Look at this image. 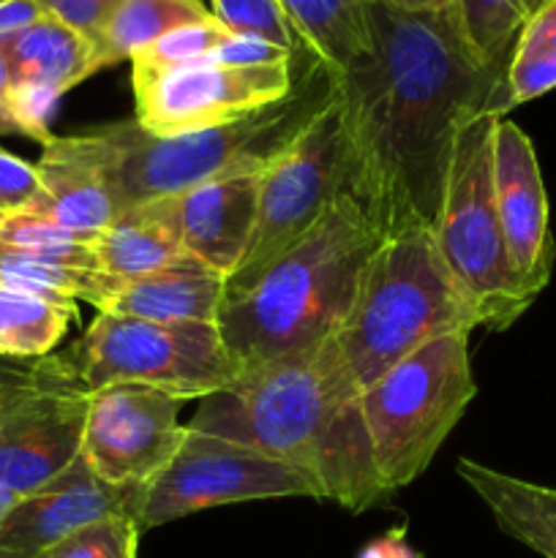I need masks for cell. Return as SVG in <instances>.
<instances>
[{
  "instance_id": "4fadbf2b",
  "label": "cell",
  "mask_w": 556,
  "mask_h": 558,
  "mask_svg": "<svg viewBox=\"0 0 556 558\" xmlns=\"http://www.w3.org/2000/svg\"><path fill=\"white\" fill-rule=\"evenodd\" d=\"M183 401L147 385H109L90 392L82 434L87 466L109 485H147L178 452Z\"/></svg>"
},
{
  "instance_id": "7c38bea8",
  "label": "cell",
  "mask_w": 556,
  "mask_h": 558,
  "mask_svg": "<svg viewBox=\"0 0 556 558\" xmlns=\"http://www.w3.org/2000/svg\"><path fill=\"white\" fill-rule=\"evenodd\" d=\"M303 52L273 65H229L202 58L174 69H131L134 120L153 136L229 125L267 104L283 101L298 85Z\"/></svg>"
},
{
  "instance_id": "f546056e",
  "label": "cell",
  "mask_w": 556,
  "mask_h": 558,
  "mask_svg": "<svg viewBox=\"0 0 556 558\" xmlns=\"http://www.w3.org/2000/svg\"><path fill=\"white\" fill-rule=\"evenodd\" d=\"M140 534L142 529L134 518H104L65 537L41 558H136Z\"/></svg>"
},
{
  "instance_id": "d6986e66",
  "label": "cell",
  "mask_w": 556,
  "mask_h": 558,
  "mask_svg": "<svg viewBox=\"0 0 556 558\" xmlns=\"http://www.w3.org/2000/svg\"><path fill=\"white\" fill-rule=\"evenodd\" d=\"M38 196L22 213L47 218L69 232L93 240L120 213L118 199L87 147L85 134L44 142L38 163Z\"/></svg>"
},
{
  "instance_id": "d4e9b609",
  "label": "cell",
  "mask_w": 556,
  "mask_h": 558,
  "mask_svg": "<svg viewBox=\"0 0 556 558\" xmlns=\"http://www.w3.org/2000/svg\"><path fill=\"white\" fill-rule=\"evenodd\" d=\"M76 316V303L0 287V357H47Z\"/></svg>"
},
{
  "instance_id": "e0dca14e",
  "label": "cell",
  "mask_w": 556,
  "mask_h": 558,
  "mask_svg": "<svg viewBox=\"0 0 556 558\" xmlns=\"http://www.w3.org/2000/svg\"><path fill=\"white\" fill-rule=\"evenodd\" d=\"M227 278L191 254L129 281L101 276L90 305L98 314L129 316L158 325H216Z\"/></svg>"
},
{
  "instance_id": "ba28073f",
  "label": "cell",
  "mask_w": 556,
  "mask_h": 558,
  "mask_svg": "<svg viewBox=\"0 0 556 558\" xmlns=\"http://www.w3.org/2000/svg\"><path fill=\"white\" fill-rule=\"evenodd\" d=\"M69 357L90 392L147 385L189 401L223 390L238 376L218 325H158L96 314Z\"/></svg>"
},
{
  "instance_id": "6da1fadb",
  "label": "cell",
  "mask_w": 556,
  "mask_h": 558,
  "mask_svg": "<svg viewBox=\"0 0 556 558\" xmlns=\"http://www.w3.org/2000/svg\"><path fill=\"white\" fill-rule=\"evenodd\" d=\"M368 52L336 74L352 194L382 238L434 229L458 129L483 109L507 112V69L469 47L452 5L368 0Z\"/></svg>"
},
{
  "instance_id": "ffe728a7",
  "label": "cell",
  "mask_w": 556,
  "mask_h": 558,
  "mask_svg": "<svg viewBox=\"0 0 556 558\" xmlns=\"http://www.w3.org/2000/svg\"><path fill=\"white\" fill-rule=\"evenodd\" d=\"M93 265L109 281H129L178 259L180 238L178 196H161L131 205L90 240Z\"/></svg>"
},
{
  "instance_id": "5bb4252c",
  "label": "cell",
  "mask_w": 556,
  "mask_h": 558,
  "mask_svg": "<svg viewBox=\"0 0 556 558\" xmlns=\"http://www.w3.org/2000/svg\"><path fill=\"white\" fill-rule=\"evenodd\" d=\"M145 485H109L85 456L33 494L22 496L0 529V558H41L80 529L104 518L140 515Z\"/></svg>"
},
{
  "instance_id": "30bf717a",
  "label": "cell",
  "mask_w": 556,
  "mask_h": 558,
  "mask_svg": "<svg viewBox=\"0 0 556 558\" xmlns=\"http://www.w3.org/2000/svg\"><path fill=\"white\" fill-rule=\"evenodd\" d=\"M87 403L69 354L0 371V485L27 496L69 469L82 452Z\"/></svg>"
},
{
  "instance_id": "277c9868",
  "label": "cell",
  "mask_w": 556,
  "mask_h": 558,
  "mask_svg": "<svg viewBox=\"0 0 556 558\" xmlns=\"http://www.w3.org/2000/svg\"><path fill=\"white\" fill-rule=\"evenodd\" d=\"M336 98V74L311 54L294 90L218 129L153 136L134 118L87 131L120 210L161 196H180L210 180L265 172Z\"/></svg>"
},
{
  "instance_id": "9a60e30c",
  "label": "cell",
  "mask_w": 556,
  "mask_h": 558,
  "mask_svg": "<svg viewBox=\"0 0 556 558\" xmlns=\"http://www.w3.org/2000/svg\"><path fill=\"white\" fill-rule=\"evenodd\" d=\"M494 194L507 254L523 289L537 300L554 270L548 194L527 131L499 118L494 129Z\"/></svg>"
},
{
  "instance_id": "484cf974",
  "label": "cell",
  "mask_w": 556,
  "mask_h": 558,
  "mask_svg": "<svg viewBox=\"0 0 556 558\" xmlns=\"http://www.w3.org/2000/svg\"><path fill=\"white\" fill-rule=\"evenodd\" d=\"M556 87V0H548L518 36L505 71L507 109Z\"/></svg>"
},
{
  "instance_id": "8992f818",
  "label": "cell",
  "mask_w": 556,
  "mask_h": 558,
  "mask_svg": "<svg viewBox=\"0 0 556 558\" xmlns=\"http://www.w3.org/2000/svg\"><path fill=\"white\" fill-rule=\"evenodd\" d=\"M496 109L472 114L458 129L434 243L480 327L507 330L534 303L523 289L501 232L494 194Z\"/></svg>"
},
{
  "instance_id": "ac0fdd59",
  "label": "cell",
  "mask_w": 556,
  "mask_h": 558,
  "mask_svg": "<svg viewBox=\"0 0 556 558\" xmlns=\"http://www.w3.org/2000/svg\"><path fill=\"white\" fill-rule=\"evenodd\" d=\"M262 172L210 180L178 196L183 251L223 278L232 276L249 251L259 210Z\"/></svg>"
},
{
  "instance_id": "8d00e7d4",
  "label": "cell",
  "mask_w": 556,
  "mask_h": 558,
  "mask_svg": "<svg viewBox=\"0 0 556 558\" xmlns=\"http://www.w3.org/2000/svg\"><path fill=\"white\" fill-rule=\"evenodd\" d=\"M22 496H16L14 490H9L5 485H0V529H3L5 518L11 515V510L16 507V501H20Z\"/></svg>"
},
{
  "instance_id": "f1b7e54d",
  "label": "cell",
  "mask_w": 556,
  "mask_h": 558,
  "mask_svg": "<svg viewBox=\"0 0 556 558\" xmlns=\"http://www.w3.org/2000/svg\"><path fill=\"white\" fill-rule=\"evenodd\" d=\"M232 33L210 16V20L194 22V25H183L178 31L167 33L158 38L156 44L145 47L131 58V69H174V65L194 63V60L207 58L216 47H221Z\"/></svg>"
},
{
  "instance_id": "cb8c5ba5",
  "label": "cell",
  "mask_w": 556,
  "mask_h": 558,
  "mask_svg": "<svg viewBox=\"0 0 556 558\" xmlns=\"http://www.w3.org/2000/svg\"><path fill=\"white\" fill-rule=\"evenodd\" d=\"M210 16L202 0H123L96 41V71L131 60L167 33Z\"/></svg>"
},
{
  "instance_id": "4dcf8cb0",
  "label": "cell",
  "mask_w": 556,
  "mask_h": 558,
  "mask_svg": "<svg viewBox=\"0 0 556 558\" xmlns=\"http://www.w3.org/2000/svg\"><path fill=\"white\" fill-rule=\"evenodd\" d=\"M41 11L52 20L63 22L71 31L82 33L96 47L98 36L109 25L112 14L123 0H36Z\"/></svg>"
},
{
  "instance_id": "83f0119b",
  "label": "cell",
  "mask_w": 556,
  "mask_h": 558,
  "mask_svg": "<svg viewBox=\"0 0 556 558\" xmlns=\"http://www.w3.org/2000/svg\"><path fill=\"white\" fill-rule=\"evenodd\" d=\"M210 14L232 36L259 38L287 52H300L303 41L294 33L287 11L278 0H210Z\"/></svg>"
},
{
  "instance_id": "52a82bcc",
  "label": "cell",
  "mask_w": 556,
  "mask_h": 558,
  "mask_svg": "<svg viewBox=\"0 0 556 558\" xmlns=\"http://www.w3.org/2000/svg\"><path fill=\"white\" fill-rule=\"evenodd\" d=\"M469 332L452 330L398 360L360 392V414L387 494L414 483L478 396Z\"/></svg>"
},
{
  "instance_id": "836d02e7",
  "label": "cell",
  "mask_w": 556,
  "mask_h": 558,
  "mask_svg": "<svg viewBox=\"0 0 556 558\" xmlns=\"http://www.w3.org/2000/svg\"><path fill=\"white\" fill-rule=\"evenodd\" d=\"M387 3L401 11H442L450 9L452 0H387Z\"/></svg>"
},
{
  "instance_id": "5b68a950",
  "label": "cell",
  "mask_w": 556,
  "mask_h": 558,
  "mask_svg": "<svg viewBox=\"0 0 556 558\" xmlns=\"http://www.w3.org/2000/svg\"><path fill=\"white\" fill-rule=\"evenodd\" d=\"M474 327L478 316L447 272L434 229H409L376 245L333 341L363 392L423 343Z\"/></svg>"
},
{
  "instance_id": "44dd1931",
  "label": "cell",
  "mask_w": 556,
  "mask_h": 558,
  "mask_svg": "<svg viewBox=\"0 0 556 558\" xmlns=\"http://www.w3.org/2000/svg\"><path fill=\"white\" fill-rule=\"evenodd\" d=\"M456 469L507 537L543 558H556V488L496 472L472 458H461Z\"/></svg>"
},
{
  "instance_id": "d6a6232c",
  "label": "cell",
  "mask_w": 556,
  "mask_h": 558,
  "mask_svg": "<svg viewBox=\"0 0 556 558\" xmlns=\"http://www.w3.org/2000/svg\"><path fill=\"white\" fill-rule=\"evenodd\" d=\"M41 16L44 11L36 0H3L0 3V44L31 27Z\"/></svg>"
},
{
  "instance_id": "1f68e13d",
  "label": "cell",
  "mask_w": 556,
  "mask_h": 558,
  "mask_svg": "<svg viewBox=\"0 0 556 558\" xmlns=\"http://www.w3.org/2000/svg\"><path fill=\"white\" fill-rule=\"evenodd\" d=\"M38 196L36 167L0 150V216L22 213Z\"/></svg>"
},
{
  "instance_id": "4316f807",
  "label": "cell",
  "mask_w": 556,
  "mask_h": 558,
  "mask_svg": "<svg viewBox=\"0 0 556 558\" xmlns=\"http://www.w3.org/2000/svg\"><path fill=\"white\" fill-rule=\"evenodd\" d=\"M545 3L548 0H452V9L469 47L485 63L507 69L518 36Z\"/></svg>"
},
{
  "instance_id": "2e32d148",
  "label": "cell",
  "mask_w": 556,
  "mask_h": 558,
  "mask_svg": "<svg viewBox=\"0 0 556 558\" xmlns=\"http://www.w3.org/2000/svg\"><path fill=\"white\" fill-rule=\"evenodd\" d=\"M11 69L16 118L27 125L31 140L49 142L47 118L58 98L90 80L96 71V47L82 33L44 14L22 33L0 44Z\"/></svg>"
},
{
  "instance_id": "d590c367",
  "label": "cell",
  "mask_w": 556,
  "mask_h": 558,
  "mask_svg": "<svg viewBox=\"0 0 556 558\" xmlns=\"http://www.w3.org/2000/svg\"><path fill=\"white\" fill-rule=\"evenodd\" d=\"M11 134L31 136V131H27V125L22 123L9 107H0V136H11Z\"/></svg>"
},
{
  "instance_id": "74e56055",
  "label": "cell",
  "mask_w": 556,
  "mask_h": 558,
  "mask_svg": "<svg viewBox=\"0 0 556 558\" xmlns=\"http://www.w3.org/2000/svg\"><path fill=\"white\" fill-rule=\"evenodd\" d=\"M0 3H3V0H0Z\"/></svg>"
},
{
  "instance_id": "7a4b0ae2",
  "label": "cell",
  "mask_w": 556,
  "mask_h": 558,
  "mask_svg": "<svg viewBox=\"0 0 556 558\" xmlns=\"http://www.w3.org/2000/svg\"><path fill=\"white\" fill-rule=\"evenodd\" d=\"M189 428L238 441L309 474L349 512L385 501L354 387L336 341L243 371L205 396Z\"/></svg>"
},
{
  "instance_id": "8fae6325",
  "label": "cell",
  "mask_w": 556,
  "mask_h": 558,
  "mask_svg": "<svg viewBox=\"0 0 556 558\" xmlns=\"http://www.w3.org/2000/svg\"><path fill=\"white\" fill-rule=\"evenodd\" d=\"M262 499L325 501V494L300 469L185 425L172 461L145 485L136 523L147 532L210 507Z\"/></svg>"
},
{
  "instance_id": "3957f363",
  "label": "cell",
  "mask_w": 556,
  "mask_h": 558,
  "mask_svg": "<svg viewBox=\"0 0 556 558\" xmlns=\"http://www.w3.org/2000/svg\"><path fill=\"white\" fill-rule=\"evenodd\" d=\"M379 229L354 194H343L319 223L259 278L223 294L218 332L234 371L316 347L338 330L352 305Z\"/></svg>"
},
{
  "instance_id": "9c48e42d",
  "label": "cell",
  "mask_w": 556,
  "mask_h": 558,
  "mask_svg": "<svg viewBox=\"0 0 556 558\" xmlns=\"http://www.w3.org/2000/svg\"><path fill=\"white\" fill-rule=\"evenodd\" d=\"M343 194H352V172L341 114L333 98L309 131L262 172L254 234L243 262L227 278V292H238L259 278L273 262L294 248Z\"/></svg>"
},
{
  "instance_id": "7402d4cb",
  "label": "cell",
  "mask_w": 556,
  "mask_h": 558,
  "mask_svg": "<svg viewBox=\"0 0 556 558\" xmlns=\"http://www.w3.org/2000/svg\"><path fill=\"white\" fill-rule=\"evenodd\" d=\"M303 47L333 74L371 49L368 0H278Z\"/></svg>"
},
{
  "instance_id": "e575fe53",
  "label": "cell",
  "mask_w": 556,
  "mask_h": 558,
  "mask_svg": "<svg viewBox=\"0 0 556 558\" xmlns=\"http://www.w3.org/2000/svg\"><path fill=\"white\" fill-rule=\"evenodd\" d=\"M11 98H14V85H11V69H9V60H5V52L0 49V107H11ZM16 114V112H14Z\"/></svg>"
},
{
  "instance_id": "603a6c76",
  "label": "cell",
  "mask_w": 556,
  "mask_h": 558,
  "mask_svg": "<svg viewBox=\"0 0 556 558\" xmlns=\"http://www.w3.org/2000/svg\"><path fill=\"white\" fill-rule=\"evenodd\" d=\"M98 276L93 251H41L0 243V287L22 289L60 303H90Z\"/></svg>"
}]
</instances>
